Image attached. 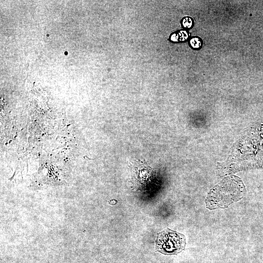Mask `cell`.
<instances>
[{"label": "cell", "mask_w": 263, "mask_h": 263, "mask_svg": "<svg viewBox=\"0 0 263 263\" xmlns=\"http://www.w3.org/2000/svg\"><path fill=\"white\" fill-rule=\"evenodd\" d=\"M189 34L186 31H181L178 33H174L170 37L171 40L173 41H185L188 38Z\"/></svg>", "instance_id": "3"}, {"label": "cell", "mask_w": 263, "mask_h": 263, "mask_svg": "<svg viewBox=\"0 0 263 263\" xmlns=\"http://www.w3.org/2000/svg\"><path fill=\"white\" fill-rule=\"evenodd\" d=\"M245 193V187L240 178L228 176L209 192L206 199V207L211 210L227 207L240 200Z\"/></svg>", "instance_id": "1"}, {"label": "cell", "mask_w": 263, "mask_h": 263, "mask_svg": "<svg viewBox=\"0 0 263 263\" xmlns=\"http://www.w3.org/2000/svg\"><path fill=\"white\" fill-rule=\"evenodd\" d=\"M193 20L190 17H184L181 20L182 26L186 28H190L193 25Z\"/></svg>", "instance_id": "5"}, {"label": "cell", "mask_w": 263, "mask_h": 263, "mask_svg": "<svg viewBox=\"0 0 263 263\" xmlns=\"http://www.w3.org/2000/svg\"><path fill=\"white\" fill-rule=\"evenodd\" d=\"M189 44L193 48L198 49L202 46V42L199 38L193 37L190 39Z\"/></svg>", "instance_id": "4"}, {"label": "cell", "mask_w": 263, "mask_h": 263, "mask_svg": "<svg viewBox=\"0 0 263 263\" xmlns=\"http://www.w3.org/2000/svg\"><path fill=\"white\" fill-rule=\"evenodd\" d=\"M186 244L183 234L167 228L158 234L156 249L165 255L177 254L185 249Z\"/></svg>", "instance_id": "2"}]
</instances>
